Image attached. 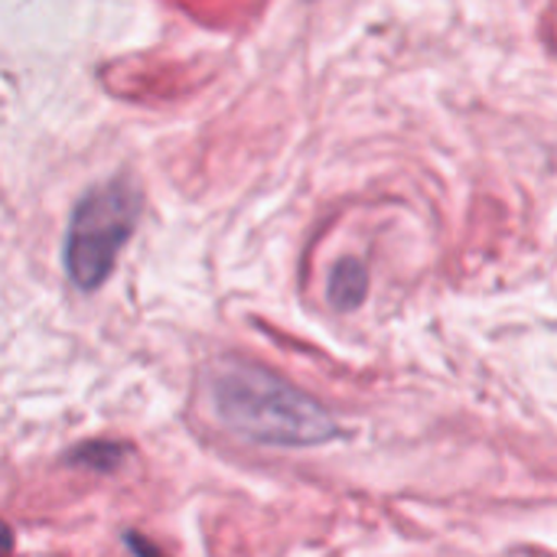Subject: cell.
Instances as JSON below:
<instances>
[{
    "label": "cell",
    "mask_w": 557,
    "mask_h": 557,
    "mask_svg": "<svg viewBox=\"0 0 557 557\" xmlns=\"http://www.w3.org/2000/svg\"><path fill=\"white\" fill-rule=\"evenodd\" d=\"M140 186L131 176L108 180L88 189L69 219L65 232V271L78 290H98L127 245L137 219H140Z\"/></svg>",
    "instance_id": "7a4b0ae2"
},
{
    "label": "cell",
    "mask_w": 557,
    "mask_h": 557,
    "mask_svg": "<svg viewBox=\"0 0 557 557\" xmlns=\"http://www.w3.org/2000/svg\"><path fill=\"white\" fill-rule=\"evenodd\" d=\"M121 454H124V447L88 444V447L75 450V460H78V463H91V467H114V463H121Z\"/></svg>",
    "instance_id": "277c9868"
},
{
    "label": "cell",
    "mask_w": 557,
    "mask_h": 557,
    "mask_svg": "<svg viewBox=\"0 0 557 557\" xmlns=\"http://www.w3.org/2000/svg\"><path fill=\"white\" fill-rule=\"evenodd\" d=\"M369 290V271L356 258H343L330 274V304L336 310H356L366 300Z\"/></svg>",
    "instance_id": "3957f363"
},
{
    "label": "cell",
    "mask_w": 557,
    "mask_h": 557,
    "mask_svg": "<svg viewBox=\"0 0 557 557\" xmlns=\"http://www.w3.org/2000/svg\"><path fill=\"white\" fill-rule=\"evenodd\" d=\"M127 548H131L137 557H160V552H153V548H150L137 532H131V535H127Z\"/></svg>",
    "instance_id": "5b68a950"
},
{
    "label": "cell",
    "mask_w": 557,
    "mask_h": 557,
    "mask_svg": "<svg viewBox=\"0 0 557 557\" xmlns=\"http://www.w3.org/2000/svg\"><path fill=\"white\" fill-rule=\"evenodd\" d=\"M212 414L238 437L264 447H320L339 434L336 418L307 392L245 359H222L209 372Z\"/></svg>",
    "instance_id": "6da1fadb"
},
{
    "label": "cell",
    "mask_w": 557,
    "mask_h": 557,
    "mask_svg": "<svg viewBox=\"0 0 557 557\" xmlns=\"http://www.w3.org/2000/svg\"><path fill=\"white\" fill-rule=\"evenodd\" d=\"M10 542H13V532H10V525L0 519V552H3V548H10Z\"/></svg>",
    "instance_id": "8992f818"
}]
</instances>
